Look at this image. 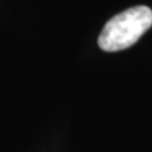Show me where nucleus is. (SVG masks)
Listing matches in <instances>:
<instances>
[{
    "label": "nucleus",
    "instance_id": "f257e3e1",
    "mask_svg": "<svg viewBox=\"0 0 152 152\" xmlns=\"http://www.w3.org/2000/svg\"><path fill=\"white\" fill-rule=\"evenodd\" d=\"M152 26V10L148 7L129 8L107 22L98 45L103 51L115 52L129 48Z\"/></svg>",
    "mask_w": 152,
    "mask_h": 152
}]
</instances>
